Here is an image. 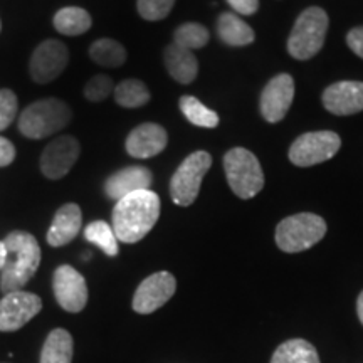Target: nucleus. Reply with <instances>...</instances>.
I'll use <instances>...</instances> for the list:
<instances>
[{
	"mask_svg": "<svg viewBox=\"0 0 363 363\" xmlns=\"http://www.w3.org/2000/svg\"><path fill=\"white\" fill-rule=\"evenodd\" d=\"M93 21L91 16L81 7H65L54 16V27L65 35H81L89 29Z\"/></svg>",
	"mask_w": 363,
	"mask_h": 363,
	"instance_id": "obj_23",
	"label": "nucleus"
},
{
	"mask_svg": "<svg viewBox=\"0 0 363 363\" xmlns=\"http://www.w3.org/2000/svg\"><path fill=\"white\" fill-rule=\"evenodd\" d=\"M271 363H320V357L306 340H289L276 348Z\"/></svg>",
	"mask_w": 363,
	"mask_h": 363,
	"instance_id": "obj_22",
	"label": "nucleus"
},
{
	"mask_svg": "<svg viewBox=\"0 0 363 363\" xmlns=\"http://www.w3.org/2000/svg\"><path fill=\"white\" fill-rule=\"evenodd\" d=\"M153 182V175L147 167H126L118 170L104 184V192L113 201H120L126 195L140 192V190H150Z\"/></svg>",
	"mask_w": 363,
	"mask_h": 363,
	"instance_id": "obj_17",
	"label": "nucleus"
},
{
	"mask_svg": "<svg viewBox=\"0 0 363 363\" xmlns=\"http://www.w3.org/2000/svg\"><path fill=\"white\" fill-rule=\"evenodd\" d=\"M160 197L153 190H140L120 199L113 208V230L126 244L142 240L160 217Z\"/></svg>",
	"mask_w": 363,
	"mask_h": 363,
	"instance_id": "obj_1",
	"label": "nucleus"
},
{
	"mask_svg": "<svg viewBox=\"0 0 363 363\" xmlns=\"http://www.w3.org/2000/svg\"><path fill=\"white\" fill-rule=\"evenodd\" d=\"M342 140L335 131H311L298 136L289 148V160L296 167H313L337 155Z\"/></svg>",
	"mask_w": 363,
	"mask_h": 363,
	"instance_id": "obj_8",
	"label": "nucleus"
},
{
	"mask_svg": "<svg viewBox=\"0 0 363 363\" xmlns=\"http://www.w3.org/2000/svg\"><path fill=\"white\" fill-rule=\"evenodd\" d=\"M347 44L357 56L363 59V27H355L347 34Z\"/></svg>",
	"mask_w": 363,
	"mask_h": 363,
	"instance_id": "obj_33",
	"label": "nucleus"
},
{
	"mask_svg": "<svg viewBox=\"0 0 363 363\" xmlns=\"http://www.w3.org/2000/svg\"><path fill=\"white\" fill-rule=\"evenodd\" d=\"M74 342L67 330L56 328L45 338L43 352H40V363H71Z\"/></svg>",
	"mask_w": 363,
	"mask_h": 363,
	"instance_id": "obj_21",
	"label": "nucleus"
},
{
	"mask_svg": "<svg viewBox=\"0 0 363 363\" xmlns=\"http://www.w3.org/2000/svg\"><path fill=\"white\" fill-rule=\"evenodd\" d=\"M294 98V81L289 74L274 76L261 93V115L269 123H278L291 108Z\"/></svg>",
	"mask_w": 363,
	"mask_h": 363,
	"instance_id": "obj_14",
	"label": "nucleus"
},
{
	"mask_svg": "<svg viewBox=\"0 0 363 363\" xmlns=\"http://www.w3.org/2000/svg\"><path fill=\"white\" fill-rule=\"evenodd\" d=\"M177 281L170 272L160 271L142 281L133 296V310L140 315H150L165 305L175 294Z\"/></svg>",
	"mask_w": 363,
	"mask_h": 363,
	"instance_id": "obj_12",
	"label": "nucleus"
},
{
	"mask_svg": "<svg viewBox=\"0 0 363 363\" xmlns=\"http://www.w3.org/2000/svg\"><path fill=\"white\" fill-rule=\"evenodd\" d=\"M208 39H211L208 30L201 24H195V22H187V24L180 26L174 34V44L189 49V51L203 48L208 43Z\"/></svg>",
	"mask_w": 363,
	"mask_h": 363,
	"instance_id": "obj_28",
	"label": "nucleus"
},
{
	"mask_svg": "<svg viewBox=\"0 0 363 363\" xmlns=\"http://www.w3.org/2000/svg\"><path fill=\"white\" fill-rule=\"evenodd\" d=\"M71 108L65 101L48 98L26 108L19 116V130L27 138L40 140L66 128L71 121Z\"/></svg>",
	"mask_w": 363,
	"mask_h": 363,
	"instance_id": "obj_3",
	"label": "nucleus"
},
{
	"mask_svg": "<svg viewBox=\"0 0 363 363\" xmlns=\"http://www.w3.org/2000/svg\"><path fill=\"white\" fill-rule=\"evenodd\" d=\"M326 234L323 217L303 212L286 217L276 227V244L284 252H301L320 242Z\"/></svg>",
	"mask_w": 363,
	"mask_h": 363,
	"instance_id": "obj_6",
	"label": "nucleus"
},
{
	"mask_svg": "<svg viewBox=\"0 0 363 363\" xmlns=\"http://www.w3.org/2000/svg\"><path fill=\"white\" fill-rule=\"evenodd\" d=\"M179 106L184 116L190 123L201 128H216L219 125V115L216 111L208 110L206 104H202L194 96H182Z\"/></svg>",
	"mask_w": 363,
	"mask_h": 363,
	"instance_id": "obj_25",
	"label": "nucleus"
},
{
	"mask_svg": "<svg viewBox=\"0 0 363 363\" xmlns=\"http://www.w3.org/2000/svg\"><path fill=\"white\" fill-rule=\"evenodd\" d=\"M19 101L11 89H0V130H6L16 120Z\"/></svg>",
	"mask_w": 363,
	"mask_h": 363,
	"instance_id": "obj_31",
	"label": "nucleus"
},
{
	"mask_svg": "<svg viewBox=\"0 0 363 363\" xmlns=\"http://www.w3.org/2000/svg\"><path fill=\"white\" fill-rule=\"evenodd\" d=\"M43 310L38 294L29 291H12L0 299V331H17L26 326Z\"/></svg>",
	"mask_w": 363,
	"mask_h": 363,
	"instance_id": "obj_9",
	"label": "nucleus"
},
{
	"mask_svg": "<svg viewBox=\"0 0 363 363\" xmlns=\"http://www.w3.org/2000/svg\"><path fill=\"white\" fill-rule=\"evenodd\" d=\"M174 4L175 0H136L140 16L150 22L165 19L170 13L172 7H174Z\"/></svg>",
	"mask_w": 363,
	"mask_h": 363,
	"instance_id": "obj_29",
	"label": "nucleus"
},
{
	"mask_svg": "<svg viewBox=\"0 0 363 363\" xmlns=\"http://www.w3.org/2000/svg\"><path fill=\"white\" fill-rule=\"evenodd\" d=\"M115 101L123 108H142L150 101V91L140 79H126L115 88Z\"/></svg>",
	"mask_w": 363,
	"mask_h": 363,
	"instance_id": "obj_26",
	"label": "nucleus"
},
{
	"mask_svg": "<svg viewBox=\"0 0 363 363\" xmlns=\"http://www.w3.org/2000/svg\"><path fill=\"white\" fill-rule=\"evenodd\" d=\"M81 224H83V214L78 203H66L54 216L52 224L48 230V244L52 247L66 246L79 234Z\"/></svg>",
	"mask_w": 363,
	"mask_h": 363,
	"instance_id": "obj_18",
	"label": "nucleus"
},
{
	"mask_svg": "<svg viewBox=\"0 0 363 363\" xmlns=\"http://www.w3.org/2000/svg\"><path fill=\"white\" fill-rule=\"evenodd\" d=\"M169 135L157 123H143L131 130L126 138V152L135 158H153L165 150Z\"/></svg>",
	"mask_w": 363,
	"mask_h": 363,
	"instance_id": "obj_16",
	"label": "nucleus"
},
{
	"mask_svg": "<svg viewBox=\"0 0 363 363\" xmlns=\"http://www.w3.org/2000/svg\"><path fill=\"white\" fill-rule=\"evenodd\" d=\"M89 56L104 67H120L126 61V49L115 39H99L91 44Z\"/></svg>",
	"mask_w": 363,
	"mask_h": 363,
	"instance_id": "obj_24",
	"label": "nucleus"
},
{
	"mask_svg": "<svg viewBox=\"0 0 363 363\" xmlns=\"http://www.w3.org/2000/svg\"><path fill=\"white\" fill-rule=\"evenodd\" d=\"M79 142L74 136H59L44 148L40 155V170L48 179L57 180L69 174L79 158Z\"/></svg>",
	"mask_w": 363,
	"mask_h": 363,
	"instance_id": "obj_13",
	"label": "nucleus"
},
{
	"mask_svg": "<svg viewBox=\"0 0 363 363\" xmlns=\"http://www.w3.org/2000/svg\"><path fill=\"white\" fill-rule=\"evenodd\" d=\"M212 165V157L207 152H195L189 155L172 177L170 195L177 206H192L201 192V185Z\"/></svg>",
	"mask_w": 363,
	"mask_h": 363,
	"instance_id": "obj_7",
	"label": "nucleus"
},
{
	"mask_svg": "<svg viewBox=\"0 0 363 363\" xmlns=\"http://www.w3.org/2000/svg\"><path fill=\"white\" fill-rule=\"evenodd\" d=\"M111 91H115V86H113L110 76L96 74L94 78H91L88 81V84H86L84 96L86 99H89L91 103H99L110 96Z\"/></svg>",
	"mask_w": 363,
	"mask_h": 363,
	"instance_id": "obj_30",
	"label": "nucleus"
},
{
	"mask_svg": "<svg viewBox=\"0 0 363 363\" xmlns=\"http://www.w3.org/2000/svg\"><path fill=\"white\" fill-rule=\"evenodd\" d=\"M328 30V13L320 7H308L294 22L288 39V51L298 61H308L323 48Z\"/></svg>",
	"mask_w": 363,
	"mask_h": 363,
	"instance_id": "obj_4",
	"label": "nucleus"
},
{
	"mask_svg": "<svg viewBox=\"0 0 363 363\" xmlns=\"http://www.w3.org/2000/svg\"><path fill=\"white\" fill-rule=\"evenodd\" d=\"M7 251L6 266L0 272V289L4 294L21 291L33 279L40 264L38 239L26 230H13L4 239Z\"/></svg>",
	"mask_w": 363,
	"mask_h": 363,
	"instance_id": "obj_2",
	"label": "nucleus"
},
{
	"mask_svg": "<svg viewBox=\"0 0 363 363\" xmlns=\"http://www.w3.org/2000/svg\"><path fill=\"white\" fill-rule=\"evenodd\" d=\"M84 238L88 242L96 244L106 256H116L118 254V239L113 225L104 220H94L84 229Z\"/></svg>",
	"mask_w": 363,
	"mask_h": 363,
	"instance_id": "obj_27",
	"label": "nucleus"
},
{
	"mask_svg": "<svg viewBox=\"0 0 363 363\" xmlns=\"http://www.w3.org/2000/svg\"><path fill=\"white\" fill-rule=\"evenodd\" d=\"M224 170L233 192L244 201L256 197L264 187L261 163L246 148L229 150L224 157Z\"/></svg>",
	"mask_w": 363,
	"mask_h": 363,
	"instance_id": "obj_5",
	"label": "nucleus"
},
{
	"mask_svg": "<svg viewBox=\"0 0 363 363\" xmlns=\"http://www.w3.org/2000/svg\"><path fill=\"white\" fill-rule=\"evenodd\" d=\"M163 59H165L167 71H169V74L177 81V83L190 84L195 78H197V57H195L194 52L189 51V49L180 48V45L177 44H170L167 45L165 52H163Z\"/></svg>",
	"mask_w": 363,
	"mask_h": 363,
	"instance_id": "obj_19",
	"label": "nucleus"
},
{
	"mask_svg": "<svg viewBox=\"0 0 363 363\" xmlns=\"http://www.w3.org/2000/svg\"><path fill=\"white\" fill-rule=\"evenodd\" d=\"M227 4L240 16H252L259 9V0H227Z\"/></svg>",
	"mask_w": 363,
	"mask_h": 363,
	"instance_id": "obj_32",
	"label": "nucleus"
},
{
	"mask_svg": "<svg viewBox=\"0 0 363 363\" xmlns=\"http://www.w3.org/2000/svg\"><path fill=\"white\" fill-rule=\"evenodd\" d=\"M217 33H219L222 43L230 45V48L249 45L254 40V38H256L251 26H247L239 16L230 12H224L219 16V21H217Z\"/></svg>",
	"mask_w": 363,
	"mask_h": 363,
	"instance_id": "obj_20",
	"label": "nucleus"
},
{
	"mask_svg": "<svg viewBox=\"0 0 363 363\" xmlns=\"http://www.w3.org/2000/svg\"><path fill=\"white\" fill-rule=\"evenodd\" d=\"M16 160V148L7 138L0 136V167H7Z\"/></svg>",
	"mask_w": 363,
	"mask_h": 363,
	"instance_id": "obj_34",
	"label": "nucleus"
},
{
	"mask_svg": "<svg viewBox=\"0 0 363 363\" xmlns=\"http://www.w3.org/2000/svg\"><path fill=\"white\" fill-rule=\"evenodd\" d=\"M323 106L337 116H348L363 111L362 81H338L323 93Z\"/></svg>",
	"mask_w": 363,
	"mask_h": 363,
	"instance_id": "obj_15",
	"label": "nucleus"
},
{
	"mask_svg": "<svg viewBox=\"0 0 363 363\" xmlns=\"http://www.w3.org/2000/svg\"><path fill=\"white\" fill-rule=\"evenodd\" d=\"M357 311H358V318H360V321L363 323V291L360 293V296H358V303H357Z\"/></svg>",
	"mask_w": 363,
	"mask_h": 363,
	"instance_id": "obj_36",
	"label": "nucleus"
},
{
	"mask_svg": "<svg viewBox=\"0 0 363 363\" xmlns=\"http://www.w3.org/2000/svg\"><path fill=\"white\" fill-rule=\"evenodd\" d=\"M54 296L67 313H79L88 303V284L84 276L72 266H59L52 278Z\"/></svg>",
	"mask_w": 363,
	"mask_h": 363,
	"instance_id": "obj_11",
	"label": "nucleus"
},
{
	"mask_svg": "<svg viewBox=\"0 0 363 363\" xmlns=\"http://www.w3.org/2000/svg\"><path fill=\"white\" fill-rule=\"evenodd\" d=\"M0 29H2V24H0Z\"/></svg>",
	"mask_w": 363,
	"mask_h": 363,
	"instance_id": "obj_37",
	"label": "nucleus"
},
{
	"mask_svg": "<svg viewBox=\"0 0 363 363\" xmlns=\"http://www.w3.org/2000/svg\"><path fill=\"white\" fill-rule=\"evenodd\" d=\"M67 61H69V51L61 40H44L43 44L35 48L33 57H30V76L39 84L51 83L66 69Z\"/></svg>",
	"mask_w": 363,
	"mask_h": 363,
	"instance_id": "obj_10",
	"label": "nucleus"
},
{
	"mask_svg": "<svg viewBox=\"0 0 363 363\" xmlns=\"http://www.w3.org/2000/svg\"><path fill=\"white\" fill-rule=\"evenodd\" d=\"M6 259H7L6 246H4V240H0V272H2L4 266H6Z\"/></svg>",
	"mask_w": 363,
	"mask_h": 363,
	"instance_id": "obj_35",
	"label": "nucleus"
}]
</instances>
